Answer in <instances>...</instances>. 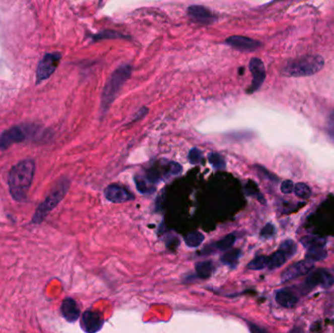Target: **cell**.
Here are the masks:
<instances>
[{
    "label": "cell",
    "mask_w": 334,
    "mask_h": 333,
    "mask_svg": "<svg viewBox=\"0 0 334 333\" xmlns=\"http://www.w3.org/2000/svg\"><path fill=\"white\" fill-rule=\"evenodd\" d=\"M34 171L35 165L31 159L20 161L11 169L8 177V186L12 197L17 202H24L27 198Z\"/></svg>",
    "instance_id": "cell-1"
},
{
    "label": "cell",
    "mask_w": 334,
    "mask_h": 333,
    "mask_svg": "<svg viewBox=\"0 0 334 333\" xmlns=\"http://www.w3.org/2000/svg\"><path fill=\"white\" fill-rule=\"evenodd\" d=\"M323 64L324 60L321 56L306 55L288 62L282 70V74L292 78L311 77L318 74Z\"/></svg>",
    "instance_id": "cell-2"
},
{
    "label": "cell",
    "mask_w": 334,
    "mask_h": 333,
    "mask_svg": "<svg viewBox=\"0 0 334 333\" xmlns=\"http://www.w3.org/2000/svg\"><path fill=\"white\" fill-rule=\"evenodd\" d=\"M131 72H132L131 65L126 63L120 65L111 74L103 90V95H102L103 111H107L110 108L111 103L114 101L116 96L118 95L121 87L130 78Z\"/></svg>",
    "instance_id": "cell-3"
},
{
    "label": "cell",
    "mask_w": 334,
    "mask_h": 333,
    "mask_svg": "<svg viewBox=\"0 0 334 333\" xmlns=\"http://www.w3.org/2000/svg\"><path fill=\"white\" fill-rule=\"evenodd\" d=\"M70 187V182L68 179H62L53 189V190L48 194L44 202L38 207L33 218L32 223L39 224L42 222L48 214L57 207L61 201L64 198L66 191Z\"/></svg>",
    "instance_id": "cell-4"
},
{
    "label": "cell",
    "mask_w": 334,
    "mask_h": 333,
    "mask_svg": "<svg viewBox=\"0 0 334 333\" xmlns=\"http://www.w3.org/2000/svg\"><path fill=\"white\" fill-rule=\"evenodd\" d=\"M31 127L14 126L6 131H4L0 135V150H7L13 144L21 143L28 139L31 136Z\"/></svg>",
    "instance_id": "cell-5"
},
{
    "label": "cell",
    "mask_w": 334,
    "mask_h": 333,
    "mask_svg": "<svg viewBox=\"0 0 334 333\" xmlns=\"http://www.w3.org/2000/svg\"><path fill=\"white\" fill-rule=\"evenodd\" d=\"M61 58L62 56L60 53H49L42 58L40 63H38L36 72V83L47 80L54 74L59 65Z\"/></svg>",
    "instance_id": "cell-6"
},
{
    "label": "cell",
    "mask_w": 334,
    "mask_h": 333,
    "mask_svg": "<svg viewBox=\"0 0 334 333\" xmlns=\"http://www.w3.org/2000/svg\"><path fill=\"white\" fill-rule=\"evenodd\" d=\"M249 70L252 75V83L249 86L247 93H254L256 92L264 83L266 79V70L264 63L258 59V58H252L249 63Z\"/></svg>",
    "instance_id": "cell-7"
},
{
    "label": "cell",
    "mask_w": 334,
    "mask_h": 333,
    "mask_svg": "<svg viewBox=\"0 0 334 333\" xmlns=\"http://www.w3.org/2000/svg\"><path fill=\"white\" fill-rule=\"evenodd\" d=\"M313 268H314V262L309 259L297 262V263L289 266L287 270L282 274V277H281L282 282L287 283L288 281L299 278L301 276L310 273Z\"/></svg>",
    "instance_id": "cell-8"
},
{
    "label": "cell",
    "mask_w": 334,
    "mask_h": 333,
    "mask_svg": "<svg viewBox=\"0 0 334 333\" xmlns=\"http://www.w3.org/2000/svg\"><path fill=\"white\" fill-rule=\"evenodd\" d=\"M334 278L327 271L320 270L311 271L305 285L308 287H315L320 286L323 288H328L333 285Z\"/></svg>",
    "instance_id": "cell-9"
},
{
    "label": "cell",
    "mask_w": 334,
    "mask_h": 333,
    "mask_svg": "<svg viewBox=\"0 0 334 333\" xmlns=\"http://www.w3.org/2000/svg\"><path fill=\"white\" fill-rule=\"evenodd\" d=\"M188 16L191 21L201 25H210L215 21L214 14L206 7L201 5H192L188 8Z\"/></svg>",
    "instance_id": "cell-10"
},
{
    "label": "cell",
    "mask_w": 334,
    "mask_h": 333,
    "mask_svg": "<svg viewBox=\"0 0 334 333\" xmlns=\"http://www.w3.org/2000/svg\"><path fill=\"white\" fill-rule=\"evenodd\" d=\"M104 320L100 315L96 312L92 311H86L83 313L81 320H80V325L83 331L88 333H94L101 330L103 327Z\"/></svg>",
    "instance_id": "cell-11"
},
{
    "label": "cell",
    "mask_w": 334,
    "mask_h": 333,
    "mask_svg": "<svg viewBox=\"0 0 334 333\" xmlns=\"http://www.w3.org/2000/svg\"><path fill=\"white\" fill-rule=\"evenodd\" d=\"M226 43L237 50L246 51V52L256 50L262 45L261 42L257 41L255 39L241 36V35H234V36L228 37L226 39Z\"/></svg>",
    "instance_id": "cell-12"
},
{
    "label": "cell",
    "mask_w": 334,
    "mask_h": 333,
    "mask_svg": "<svg viewBox=\"0 0 334 333\" xmlns=\"http://www.w3.org/2000/svg\"><path fill=\"white\" fill-rule=\"evenodd\" d=\"M105 196L109 202L113 204H120L134 198V195L130 191L116 185L107 187L105 190Z\"/></svg>",
    "instance_id": "cell-13"
},
{
    "label": "cell",
    "mask_w": 334,
    "mask_h": 333,
    "mask_svg": "<svg viewBox=\"0 0 334 333\" xmlns=\"http://www.w3.org/2000/svg\"><path fill=\"white\" fill-rule=\"evenodd\" d=\"M61 312L63 317L70 322H75L78 320L80 317V312L77 302L75 301L72 298H66L64 299L62 307H61Z\"/></svg>",
    "instance_id": "cell-14"
},
{
    "label": "cell",
    "mask_w": 334,
    "mask_h": 333,
    "mask_svg": "<svg viewBox=\"0 0 334 333\" xmlns=\"http://www.w3.org/2000/svg\"><path fill=\"white\" fill-rule=\"evenodd\" d=\"M276 300L281 306L288 309L295 307L298 301L297 297L287 289L279 290L276 294Z\"/></svg>",
    "instance_id": "cell-15"
},
{
    "label": "cell",
    "mask_w": 334,
    "mask_h": 333,
    "mask_svg": "<svg viewBox=\"0 0 334 333\" xmlns=\"http://www.w3.org/2000/svg\"><path fill=\"white\" fill-rule=\"evenodd\" d=\"M236 236L235 234H231L226 236L222 239L216 241L215 243L208 245L206 248L207 252H213V251H221V250H227L230 249L236 242Z\"/></svg>",
    "instance_id": "cell-16"
},
{
    "label": "cell",
    "mask_w": 334,
    "mask_h": 333,
    "mask_svg": "<svg viewBox=\"0 0 334 333\" xmlns=\"http://www.w3.org/2000/svg\"><path fill=\"white\" fill-rule=\"evenodd\" d=\"M327 257V252L323 246H312L308 248L306 253V259H309L313 262L321 261Z\"/></svg>",
    "instance_id": "cell-17"
},
{
    "label": "cell",
    "mask_w": 334,
    "mask_h": 333,
    "mask_svg": "<svg viewBox=\"0 0 334 333\" xmlns=\"http://www.w3.org/2000/svg\"><path fill=\"white\" fill-rule=\"evenodd\" d=\"M287 260V257L286 254L284 253L282 250H279L277 252L273 254L271 257H269V263H268V268L270 270H275L283 266L286 261Z\"/></svg>",
    "instance_id": "cell-18"
},
{
    "label": "cell",
    "mask_w": 334,
    "mask_h": 333,
    "mask_svg": "<svg viewBox=\"0 0 334 333\" xmlns=\"http://www.w3.org/2000/svg\"><path fill=\"white\" fill-rule=\"evenodd\" d=\"M195 272L198 278L201 279H207L210 277V275L213 272V265L211 262L206 261V262H198L195 264Z\"/></svg>",
    "instance_id": "cell-19"
},
{
    "label": "cell",
    "mask_w": 334,
    "mask_h": 333,
    "mask_svg": "<svg viewBox=\"0 0 334 333\" xmlns=\"http://www.w3.org/2000/svg\"><path fill=\"white\" fill-rule=\"evenodd\" d=\"M205 240V236L199 232H193L185 238V242L189 247H197Z\"/></svg>",
    "instance_id": "cell-20"
},
{
    "label": "cell",
    "mask_w": 334,
    "mask_h": 333,
    "mask_svg": "<svg viewBox=\"0 0 334 333\" xmlns=\"http://www.w3.org/2000/svg\"><path fill=\"white\" fill-rule=\"evenodd\" d=\"M280 250H282L284 253L286 254V256L288 258L293 257V255L296 253L297 251V245L296 243L291 240V239H287L285 241H283L280 245Z\"/></svg>",
    "instance_id": "cell-21"
},
{
    "label": "cell",
    "mask_w": 334,
    "mask_h": 333,
    "mask_svg": "<svg viewBox=\"0 0 334 333\" xmlns=\"http://www.w3.org/2000/svg\"><path fill=\"white\" fill-rule=\"evenodd\" d=\"M268 263H269V257L259 256V257H256L254 260H252L248 264L247 268L250 270H263L268 267Z\"/></svg>",
    "instance_id": "cell-22"
},
{
    "label": "cell",
    "mask_w": 334,
    "mask_h": 333,
    "mask_svg": "<svg viewBox=\"0 0 334 333\" xmlns=\"http://www.w3.org/2000/svg\"><path fill=\"white\" fill-rule=\"evenodd\" d=\"M135 182L137 185V189L142 193H149V192H152L155 190V188H152V186H155V185L150 183L145 176L144 177L137 176L135 178Z\"/></svg>",
    "instance_id": "cell-23"
},
{
    "label": "cell",
    "mask_w": 334,
    "mask_h": 333,
    "mask_svg": "<svg viewBox=\"0 0 334 333\" xmlns=\"http://www.w3.org/2000/svg\"><path fill=\"white\" fill-rule=\"evenodd\" d=\"M240 257V250L239 249H233L230 250L229 252L224 254L221 258L222 262L226 265H236L239 261V258Z\"/></svg>",
    "instance_id": "cell-24"
},
{
    "label": "cell",
    "mask_w": 334,
    "mask_h": 333,
    "mask_svg": "<svg viewBox=\"0 0 334 333\" xmlns=\"http://www.w3.org/2000/svg\"><path fill=\"white\" fill-rule=\"evenodd\" d=\"M208 160L209 162L211 163V165L217 169V170H220V169H224L226 167V162H225V159L223 158L221 155L217 154V153H211L209 156H208Z\"/></svg>",
    "instance_id": "cell-25"
},
{
    "label": "cell",
    "mask_w": 334,
    "mask_h": 333,
    "mask_svg": "<svg viewBox=\"0 0 334 333\" xmlns=\"http://www.w3.org/2000/svg\"><path fill=\"white\" fill-rule=\"evenodd\" d=\"M301 243L309 248L312 246H324L326 240L324 238H316V237H306L301 239Z\"/></svg>",
    "instance_id": "cell-26"
},
{
    "label": "cell",
    "mask_w": 334,
    "mask_h": 333,
    "mask_svg": "<svg viewBox=\"0 0 334 333\" xmlns=\"http://www.w3.org/2000/svg\"><path fill=\"white\" fill-rule=\"evenodd\" d=\"M294 191H295V194L300 197V198H303V199H307L311 196L312 194V191L310 190V188L304 184V183H298L295 185L294 187Z\"/></svg>",
    "instance_id": "cell-27"
},
{
    "label": "cell",
    "mask_w": 334,
    "mask_h": 333,
    "mask_svg": "<svg viewBox=\"0 0 334 333\" xmlns=\"http://www.w3.org/2000/svg\"><path fill=\"white\" fill-rule=\"evenodd\" d=\"M111 39V38H127V36L118 33V32H113V31H105V32H100L94 36V40H103V39Z\"/></svg>",
    "instance_id": "cell-28"
},
{
    "label": "cell",
    "mask_w": 334,
    "mask_h": 333,
    "mask_svg": "<svg viewBox=\"0 0 334 333\" xmlns=\"http://www.w3.org/2000/svg\"><path fill=\"white\" fill-rule=\"evenodd\" d=\"M189 160L191 164H197L203 160V153L196 148L191 149L189 153Z\"/></svg>",
    "instance_id": "cell-29"
},
{
    "label": "cell",
    "mask_w": 334,
    "mask_h": 333,
    "mask_svg": "<svg viewBox=\"0 0 334 333\" xmlns=\"http://www.w3.org/2000/svg\"><path fill=\"white\" fill-rule=\"evenodd\" d=\"M275 235V227L271 223L267 224L261 231L260 236L263 238H270Z\"/></svg>",
    "instance_id": "cell-30"
},
{
    "label": "cell",
    "mask_w": 334,
    "mask_h": 333,
    "mask_svg": "<svg viewBox=\"0 0 334 333\" xmlns=\"http://www.w3.org/2000/svg\"><path fill=\"white\" fill-rule=\"evenodd\" d=\"M294 189V184L292 181L290 180H286L282 183V186H281V190L284 192V193H290L292 192V190Z\"/></svg>",
    "instance_id": "cell-31"
},
{
    "label": "cell",
    "mask_w": 334,
    "mask_h": 333,
    "mask_svg": "<svg viewBox=\"0 0 334 333\" xmlns=\"http://www.w3.org/2000/svg\"><path fill=\"white\" fill-rule=\"evenodd\" d=\"M327 133L329 137L334 140V111L329 115L327 122Z\"/></svg>",
    "instance_id": "cell-32"
},
{
    "label": "cell",
    "mask_w": 334,
    "mask_h": 333,
    "mask_svg": "<svg viewBox=\"0 0 334 333\" xmlns=\"http://www.w3.org/2000/svg\"><path fill=\"white\" fill-rule=\"evenodd\" d=\"M148 112V109H146V108H142L140 111H138V112L135 114V116L133 117V120L132 121H137V120H139V119H141L142 117H144L145 115H146V113Z\"/></svg>",
    "instance_id": "cell-33"
},
{
    "label": "cell",
    "mask_w": 334,
    "mask_h": 333,
    "mask_svg": "<svg viewBox=\"0 0 334 333\" xmlns=\"http://www.w3.org/2000/svg\"><path fill=\"white\" fill-rule=\"evenodd\" d=\"M275 1H277V0H275Z\"/></svg>",
    "instance_id": "cell-34"
}]
</instances>
